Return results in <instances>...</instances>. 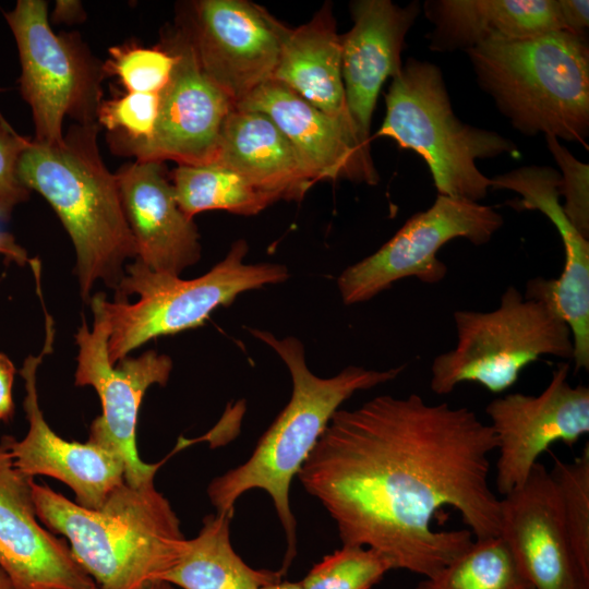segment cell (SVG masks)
Listing matches in <instances>:
<instances>
[{
    "instance_id": "obj_4",
    "label": "cell",
    "mask_w": 589,
    "mask_h": 589,
    "mask_svg": "<svg viewBox=\"0 0 589 589\" xmlns=\"http://www.w3.org/2000/svg\"><path fill=\"white\" fill-rule=\"evenodd\" d=\"M98 131L97 122L75 123L56 144L28 139L17 166L21 182L46 199L72 240L85 302L98 280L116 290L125 261L136 256L116 173L99 153Z\"/></svg>"
},
{
    "instance_id": "obj_42",
    "label": "cell",
    "mask_w": 589,
    "mask_h": 589,
    "mask_svg": "<svg viewBox=\"0 0 589 589\" xmlns=\"http://www.w3.org/2000/svg\"><path fill=\"white\" fill-rule=\"evenodd\" d=\"M532 589V588H531Z\"/></svg>"
},
{
    "instance_id": "obj_10",
    "label": "cell",
    "mask_w": 589,
    "mask_h": 589,
    "mask_svg": "<svg viewBox=\"0 0 589 589\" xmlns=\"http://www.w3.org/2000/svg\"><path fill=\"white\" fill-rule=\"evenodd\" d=\"M104 292L92 296L93 328L82 316L75 334L79 347L75 385L92 386L101 404V413L91 424L88 440L110 448L123 459L124 481L133 486L154 480L161 462L146 464L136 446V424L141 402L152 385H166L172 370L169 356L148 350L127 357L115 365L108 356L109 326L103 308Z\"/></svg>"
},
{
    "instance_id": "obj_2",
    "label": "cell",
    "mask_w": 589,
    "mask_h": 589,
    "mask_svg": "<svg viewBox=\"0 0 589 589\" xmlns=\"http://www.w3.org/2000/svg\"><path fill=\"white\" fill-rule=\"evenodd\" d=\"M249 332L288 368L291 397L250 458L213 479L207 495L216 513L233 516L237 500L247 491L261 489L269 494L286 534L287 551L280 570L285 574L297 551V522L289 502L292 479L340 406L357 392L395 380L405 365L383 371L349 365L334 376L320 377L309 369L304 346L297 337L277 338L259 328Z\"/></svg>"
},
{
    "instance_id": "obj_18",
    "label": "cell",
    "mask_w": 589,
    "mask_h": 589,
    "mask_svg": "<svg viewBox=\"0 0 589 589\" xmlns=\"http://www.w3.org/2000/svg\"><path fill=\"white\" fill-rule=\"evenodd\" d=\"M32 480L0 446V568L13 589H98L70 546L39 525Z\"/></svg>"
},
{
    "instance_id": "obj_7",
    "label": "cell",
    "mask_w": 589,
    "mask_h": 589,
    "mask_svg": "<svg viewBox=\"0 0 589 589\" xmlns=\"http://www.w3.org/2000/svg\"><path fill=\"white\" fill-rule=\"evenodd\" d=\"M385 103L376 136L389 137L421 156L437 195L479 203L491 188V178L479 170L477 159L519 155L509 139L464 123L454 113L443 74L431 62L407 59L392 79Z\"/></svg>"
},
{
    "instance_id": "obj_19",
    "label": "cell",
    "mask_w": 589,
    "mask_h": 589,
    "mask_svg": "<svg viewBox=\"0 0 589 589\" xmlns=\"http://www.w3.org/2000/svg\"><path fill=\"white\" fill-rule=\"evenodd\" d=\"M353 25L340 35L341 76L346 106L360 142L370 148L372 116L381 88L401 68L405 38L420 13L413 1L400 7L389 0L350 3Z\"/></svg>"
},
{
    "instance_id": "obj_34",
    "label": "cell",
    "mask_w": 589,
    "mask_h": 589,
    "mask_svg": "<svg viewBox=\"0 0 589 589\" xmlns=\"http://www.w3.org/2000/svg\"><path fill=\"white\" fill-rule=\"evenodd\" d=\"M564 28L578 36H587L589 26L588 0H557Z\"/></svg>"
},
{
    "instance_id": "obj_16",
    "label": "cell",
    "mask_w": 589,
    "mask_h": 589,
    "mask_svg": "<svg viewBox=\"0 0 589 589\" xmlns=\"http://www.w3.org/2000/svg\"><path fill=\"white\" fill-rule=\"evenodd\" d=\"M560 172L548 166H522L491 178L493 189L516 192L517 209L543 213L563 242L565 262L560 277L528 281L525 298L549 303L568 325L575 369L589 370V241L570 223L560 204Z\"/></svg>"
},
{
    "instance_id": "obj_35",
    "label": "cell",
    "mask_w": 589,
    "mask_h": 589,
    "mask_svg": "<svg viewBox=\"0 0 589 589\" xmlns=\"http://www.w3.org/2000/svg\"><path fill=\"white\" fill-rule=\"evenodd\" d=\"M15 368L12 361L0 352V420H9L14 411L12 386Z\"/></svg>"
},
{
    "instance_id": "obj_36",
    "label": "cell",
    "mask_w": 589,
    "mask_h": 589,
    "mask_svg": "<svg viewBox=\"0 0 589 589\" xmlns=\"http://www.w3.org/2000/svg\"><path fill=\"white\" fill-rule=\"evenodd\" d=\"M85 19L83 4L76 0H58L52 11L56 23L74 24Z\"/></svg>"
},
{
    "instance_id": "obj_3",
    "label": "cell",
    "mask_w": 589,
    "mask_h": 589,
    "mask_svg": "<svg viewBox=\"0 0 589 589\" xmlns=\"http://www.w3.org/2000/svg\"><path fill=\"white\" fill-rule=\"evenodd\" d=\"M37 517L69 541L98 589H142L178 563L187 539L154 480L117 486L99 508H86L32 480Z\"/></svg>"
},
{
    "instance_id": "obj_28",
    "label": "cell",
    "mask_w": 589,
    "mask_h": 589,
    "mask_svg": "<svg viewBox=\"0 0 589 589\" xmlns=\"http://www.w3.org/2000/svg\"><path fill=\"white\" fill-rule=\"evenodd\" d=\"M550 473L573 552L589 577V445L573 461L555 458Z\"/></svg>"
},
{
    "instance_id": "obj_41",
    "label": "cell",
    "mask_w": 589,
    "mask_h": 589,
    "mask_svg": "<svg viewBox=\"0 0 589 589\" xmlns=\"http://www.w3.org/2000/svg\"><path fill=\"white\" fill-rule=\"evenodd\" d=\"M531 589V588H530Z\"/></svg>"
},
{
    "instance_id": "obj_31",
    "label": "cell",
    "mask_w": 589,
    "mask_h": 589,
    "mask_svg": "<svg viewBox=\"0 0 589 589\" xmlns=\"http://www.w3.org/2000/svg\"><path fill=\"white\" fill-rule=\"evenodd\" d=\"M159 94L128 93L103 100L97 112V124L108 130L111 147L148 140L158 113Z\"/></svg>"
},
{
    "instance_id": "obj_33",
    "label": "cell",
    "mask_w": 589,
    "mask_h": 589,
    "mask_svg": "<svg viewBox=\"0 0 589 589\" xmlns=\"http://www.w3.org/2000/svg\"><path fill=\"white\" fill-rule=\"evenodd\" d=\"M4 120H0V219L11 217L14 208L28 200L31 191L17 173L20 157L27 143Z\"/></svg>"
},
{
    "instance_id": "obj_13",
    "label": "cell",
    "mask_w": 589,
    "mask_h": 589,
    "mask_svg": "<svg viewBox=\"0 0 589 589\" xmlns=\"http://www.w3.org/2000/svg\"><path fill=\"white\" fill-rule=\"evenodd\" d=\"M163 46L175 56V64L168 83L159 92L153 133L144 142L111 149L139 161L212 164L224 123L235 104L203 73L191 45L178 28Z\"/></svg>"
},
{
    "instance_id": "obj_9",
    "label": "cell",
    "mask_w": 589,
    "mask_h": 589,
    "mask_svg": "<svg viewBox=\"0 0 589 589\" xmlns=\"http://www.w3.org/2000/svg\"><path fill=\"white\" fill-rule=\"evenodd\" d=\"M3 16L17 47L20 92L32 111L34 140L61 142L65 117L96 122L106 74L80 35L56 34L43 0H17Z\"/></svg>"
},
{
    "instance_id": "obj_15",
    "label": "cell",
    "mask_w": 589,
    "mask_h": 589,
    "mask_svg": "<svg viewBox=\"0 0 589 589\" xmlns=\"http://www.w3.org/2000/svg\"><path fill=\"white\" fill-rule=\"evenodd\" d=\"M44 311V347L37 356H27L20 371L26 392L24 410L28 431L21 441L12 436L2 437L0 446L9 453L16 469L26 477L55 478L74 492L75 503L96 509L124 482V462L115 450L89 440L80 443L60 437L46 422L38 401L37 370L44 357L52 352L55 326L45 306Z\"/></svg>"
},
{
    "instance_id": "obj_1",
    "label": "cell",
    "mask_w": 589,
    "mask_h": 589,
    "mask_svg": "<svg viewBox=\"0 0 589 589\" xmlns=\"http://www.w3.org/2000/svg\"><path fill=\"white\" fill-rule=\"evenodd\" d=\"M497 437L467 407L420 395L376 396L338 409L298 479L342 545L381 552L393 569L430 577L477 540L500 533L489 484Z\"/></svg>"
},
{
    "instance_id": "obj_30",
    "label": "cell",
    "mask_w": 589,
    "mask_h": 589,
    "mask_svg": "<svg viewBox=\"0 0 589 589\" xmlns=\"http://www.w3.org/2000/svg\"><path fill=\"white\" fill-rule=\"evenodd\" d=\"M104 63L105 74L117 75L128 93H154L166 86L175 56L163 47L145 48L135 44L111 47Z\"/></svg>"
},
{
    "instance_id": "obj_6",
    "label": "cell",
    "mask_w": 589,
    "mask_h": 589,
    "mask_svg": "<svg viewBox=\"0 0 589 589\" xmlns=\"http://www.w3.org/2000/svg\"><path fill=\"white\" fill-rule=\"evenodd\" d=\"M245 240L232 243L227 255L194 279L152 271L134 259L124 268L113 301L103 298L109 326L108 356L112 365L151 339L173 335L204 324L218 308L249 290L284 283L287 266L248 264Z\"/></svg>"
},
{
    "instance_id": "obj_37",
    "label": "cell",
    "mask_w": 589,
    "mask_h": 589,
    "mask_svg": "<svg viewBox=\"0 0 589 589\" xmlns=\"http://www.w3.org/2000/svg\"><path fill=\"white\" fill-rule=\"evenodd\" d=\"M0 254L19 265L29 262L26 251L15 242V239L5 232H0Z\"/></svg>"
},
{
    "instance_id": "obj_25",
    "label": "cell",
    "mask_w": 589,
    "mask_h": 589,
    "mask_svg": "<svg viewBox=\"0 0 589 589\" xmlns=\"http://www.w3.org/2000/svg\"><path fill=\"white\" fill-rule=\"evenodd\" d=\"M231 518L218 513L206 516L199 534L185 541L178 563L161 580L181 589H260L280 581L281 572L252 568L236 553Z\"/></svg>"
},
{
    "instance_id": "obj_21",
    "label": "cell",
    "mask_w": 589,
    "mask_h": 589,
    "mask_svg": "<svg viewBox=\"0 0 589 589\" xmlns=\"http://www.w3.org/2000/svg\"><path fill=\"white\" fill-rule=\"evenodd\" d=\"M164 163L123 165L116 178L136 256L154 272L180 276L201 259L200 233L180 208Z\"/></svg>"
},
{
    "instance_id": "obj_29",
    "label": "cell",
    "mask_w": 589,
    "mask_h": 589,
    "mask_svg": "<svg viewBox=\"0 0 589 589\" xmlns=\"http://www.w3.org/2000/svg\"><path fill=\"white\" fill-rule=\"evenodd\" d=\"M393 569L381 552L357 545L323 557L301 581L304 589H370Z\"/></svg>"
},
{
    "instance_id": "obj_14",
    "label": "cell",
    "mask_w": 589,
    "mask_h": 589,
    "mask_svg": "<svg viewBox=\"0 0 589 589\" xmlns=\"http://www.w3.org/2000/svg\"><path fill=\"white\" fill-rule=\"evenodd\" d=\"M569 364L561 362L538 396L520 393L493 399L485 408L497 437L495 485L504 496L529 476L555 442L573 446L589 432V388L568 382Z\"/></svg>"
},
{
    "instance_id": "obj_8",
    "label": "cell",
    "mask_w": 589,
    "mask_h": 589,
    "mask_svg": "<svg viewBox=\"0 0 589 589\" xmlns=\"http://www.w3.org/2000/svg\"><path fill=\"white\" fill-rule=\"evenodd\" d=\"M457 345L436 356L431 366L433 393L446 395L464 382L494 394L512 387L520 372L542 356L573 359L568 325L546 302L507 287L500 306L489 312H454Z\"/></svg>"
},
{
    "instance_id": "obj_38",
    "label": "cell",
    "mask_w": 589,
    "mask_h": 589,
    "mask_svg": "<svg viewBox=\"0 0 589 589\" xmlns=\"http://www.w3.org/2000/svg\"><path fill=\"white\" fill-rule=\"evenodd\" d=\"M260 589H304V588L301 581L300 582L278 581L275 584L263 586Z\"/></svg>"
},
{
    "instance_id": "obj_40",
    "label": "cell",
    "mask_w": 589,
    "mask_h": 589,
    "mask_svg": "<svg viewBox=\"0 0 589 589\" xmlns=\"http://www.w3.org/2000/svg\"><path fill=\"white\" fill-rule=\"evenodd\" d=\"M0 589H13L7 574L0 568Z\"/></svg>"
},
{
    "instance_id": "obj_17",
    "label": "cell",
    "mask_w": 589,
    "mask_h": 589,
    "mask_svg": "<svg viewBox=\"0 0 589 589\" xmlns=\"http://www.w3.org/2000/svg\"><path fill=\"white\" fill-rule=\"evenodd\" d=\"M532 589H589L573 552L557 492L541 462L500 498V533Z\"/></svg>"
},
{
    "instance_id": "obj_26",
    "label": "cell",
    "mask_w": 589,
    "mask_h": 589,
    "mask_svg": "<svg viewBox=\"0 0 589 589\" xmlns=\"http://www.w3.org/2000/svg\"><path fill=\"white\" fill-rule=\"evenodd\" d=\"M172 187L180 208L190 218L213 209L256 215L276 202L243 176L217 164L179 165L172 173Z\"/></svg>"
},
{
    "instance_id": "obj_22",
    "label": "cell",
    "mask_w": 589,
    "mask_h": 589,
    "mask_svg": "<svg viewBox=\"0 0 589 589\" xmlns=\"http://www.w3.org/2000/svg\"><path fill=\"white\" fill-rule=\"evenodd\" d=\"M422 9L433 26L429 48L436 52L566 31L557 0H428Z\"/></svg>"
},
{
    "instance_id": "obj_5",
    "label": "cell",
    "mask_w": 589,
    "mask_h": 589,
    "mask_svg": "<svg viewBox=\"0 0 589 589\" xmlns=\"http://www.w3.org/2000/svg\"><path fill=\"white\" fill-rule=\"evenodd\" d=\"M479 87L513 128L588 148L589 46L567 31L481 44L467 51Z\"/></svg>"
},
{
    "instance_id": "obj_20",
    "label": "cell",
    "mask_w": 589,
    "mask_h": 589,
    "mask_svg": "<svg viewBox=\"0 0 589 589\" xmlns=\"http://www.w3.org/2000/svg\"><path fill=\"white\" fill-rule=\"evenodd\" d=\"M236 107L266 115L289 141L314 183L338 179L377 183L371 152L357 135L287 86L271 80Z\"/></svg>"
},
{
    "instance_id": "obj_11",
    "label": "cell",
    "mask_w": 589,
    "mask_h": 589,
    "mask_svg": "<svg viewBox=\"0 0 589 589\" xmlns=\"http://www.w3.org/2000/svg\"><path fill=\"white\" fill-rule=\"evenodd\" d=\"M503 224L501 214L491 206L437 195L431 207L412 215L377 251L342 271L337 279L342 302L369 301L408 277L437 284L447 274L437 257L444 244L456 238L485 244Z\"/></svg>"
},
{
    "instance_id": "obj_24",
    "label": "cell",
    "mask_w": 589,
    "mask_h": 589,
    "mask_svg": "<svg viewBox=\"0 0 589 589\" xmlns=\"http://www.w3.org/2000/svg\"><path fill=\"white\" fill-rule=\"evenodd\" d=\"M212 164L238 172L275 201L301 200L314 184L277 125L262 112L236 106L224 123Z\"/></svg>"
},
{
    "instance_id": "obj_32",
    "label": "cell",
    "mask_w": 589,
    "mask_h": 589,
    "mask_svg": "<svg viewBox=\"0 0 589 589\" xmlns=\"http://www.w3.org/2000/svg\"><path fill=\"white\" fill-rule=\"evenodd\" d=\"M546 146L561 169L560 195L565 197L564 213L589 238V166L577 158L554 136H545Z\"/></svg>"
},
{
    "instance_id": "obj_23",
    "label": "cell",
    "mask_w": 589,
    "mask_h": 589,
    "mask_svg": "<svg viewBox=\"0 0 589 589\" xmlns=\"http://www.w3.org/2000/svg\"><path fill=\"white\" fill-rule=\"evenodd\" d=\"M278 34L279 57L272 81L293 91L359 140L346 106L341 41L332 3L326 2L311 21L296 28L279 22Z\"/></svg>"
},
{
    "instance_id": "obj_39",
    "label": "cell",
    "mask_w": 589,
    "mask_h": 589,
    "mask_svg": "<svg viewBox=\"0 0 589 589\" xmlns=\"http://www.w3.org/2000/svg\"><path fill=\"white\" fill-rule=\"evenodd\" d=\"M142 589H177V587L165 580H155Z\"/></svg>"
},
{
    "instance_id": "obj_27",
    "label": "cell",
    "mask_w": 589,
    "mask_h": 589,
    "mask_svg": "<svg viewBox=\"0 0 589 589\" xmlns=\"http://www.w3.org/2000/svg\"><path fill=\"white\" fill-rule=\"evenodd\" d=\"M500 536L480 539L416 589H530Z\"/></svg>"
},
{
    "instance_id": "obj_12",
    "label": "cell",
    "mask_w": 589,
    "mask_h": 589,
    "mask_svg": "<svg viewBox=\"0 0 589 589\" xmlns=\"http://www.w3.org/2000/svg\"><path fill=\"white\" fill-rule=\"evenodd\" d=\"M279 21L244 0H200L178 29L203 73L235 104L272 80L279 57Z\"/></svg>"
}]
</instances>
